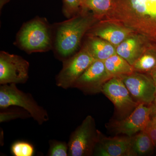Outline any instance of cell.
<instances>
[{"instance_id":"6da1fadb","label":"cell","mask_w":156,"mask_h":156,"mask_svg":"<svg viewBox=\"0 0 156 156\" xmlns=\"http://www.w3.org/2000/svg\"><path fill=\"white\" fill-rule=\"evenodd\" d=\"M82 11L75 16L62 22L52 24L53 50L55 56L63 61L76 53L82 38L94 21L93 17Z\"/></svg>"},{"instance_id":"7a4b0ae2","label":"cell","mask_w":156,"mask_h":156,"mask_svg":"<svg viewBox=\"0 0 156 156\" xmlns=\"http://www.w3.org/2000/svg\"><path fill=\"white\" fill-rule=\"evenodd\" d=\"M14 44L28 54L53 50L52 24L45 17L38 16L24 23L16 34Z\"/></svg>"},{"instance_id":"3957f363","label":"cell","mask_w":156,"mask_h":156,"mask_svg":"<svg viewBox=\"0 0 156 156\" xmlns=\"http://www.w3.org/2000/svg\"><path fill=\"white\" fill-rule=\"evenodd\" d=\"M16 84L1 85L0 108L5 109L11 106L19 107L27 111L31 117L41 125L49 120L48 112L40 106L30 93L18 89Z\"/></svg>"},{"instance_id":"277c9868","label":"cell","mask_w":156,"mask_h":156,"mask_svg":"<svg viewBox=\"0 0 156 156\" xmlns=\"http://www.w3.org/2000/svg\"><path fill=\"white\" fill-rule=\"evenodd\" d=\"M98 132L93 117L87 116L70 136L68 156L93 155L98 138Z\"/></svg>"},{"instance_id":"5b68a950","label":"cell","mask_w":156,"mask_h":156,"mask_svg":"<svg viewBox=\"0 0 156 156\" xmlns=\"http://www.w3.org/2000/svg\"><path fill=\"white\" fill-rule=\"evenodd\" d=\"M95 60L84 46L80 52L62 61V69L56 76V86L64 89L73 88L78 78Z\"/></svg>"},{"instance_id":"8992f818","label":"cell","mask_w":156,"mask_h":156,"mask_svg":"<svg viewBox=\"0 0 156 156\" xmlns=\"http://www.w3.org/2000/svg\"><path fill=\"white\" fill-rule=\"evenodd\" d=\"M30 63L21 56L0 52V84H23L29 78Z\"/></svg>"},{"instance_id":"52a82bcc","label":"cell","mask_w":156,"mask_h":156,"mask_svg":"<svg viewBox=\"0 0 156 156\" xmlns=\"http://www.w3.org/2000/svg\"><path fill=\"white\" fill-rule=\"evenodd\" d=\"M154 112V107H148L144 104L139 103L129 116L124 119L114 123L113 129L117 134L134 136L136 133L145 130Z\"/></svg>"},{"instance_id":"ba28073f","label":"cell","mask_w":156,"mask_h":156,"mask_svg":"<svg viewBox=\"0 0 156 156\" xmlns=\"http://www.w3.org/2000/svg\"><path fill=\"white\" fill-rule=\"evenodd\" d=\"M118 77L122 79L130 94L137 102L148 105L154 102L156 90L152 78L134 73Z\"/></svg>"},{"instance_id":"9c48e42d","label":"cell","mask_w":156,"mask_h":156,"mask_svg":"<svg viewBox=\"0 0 156 156\" xmlns=\"http://www.w3.org/2000/svg\"><path fill=\"white\" fill-rule=\"evenodd\" d=\"M111 78L107 72L104 62L95 60L78 78L73 88L95 94L101 92L103 85Z\"/></svg>"},{"instance_id":"30bf717a","label":"cell","mask_w":156,"mask_h":156,"mask_svg":"<svg viewBox=\"0 0 156 156\" xmlns=\"http://www.w3.org/2000/svg\"><path fill=\"white\" fill-rule=\"evenodd\" d=\"M101 92L111 101L118 111L124 114L134 109L139 104L132 99L124 82L118 76L107 81Z\"/></svg>"},{"instance_id":"8fae6325","label":"cell","mask_w":156,"mask_h":156,"mask_svg":"<svg viewBox=\"0 0 156 156\" xmlns=\"http://www.w3.org/2000/svg\"><path fill=\"white\" fill-rule=\"evenodd\" d=\"M93 155L133 156L131 147V136L107 137L98 131L97 143Z\"/></svg>"},{"instance_id":"7c38bea8","label":"cell","mask_w":156,"mask_h":156,"mask_svg":"<svg viewBox=\"0 0 156 156\" xmlns=\"http://www.w3.org/2000/svg\"><path fill=\"white\" fill-rule=\"evenodd\" d=\"M88 39L85 46L96 60L104 61L116 54L115 46L105 40L93 36Z\"/></svg>"},{"instance_id":"4fadbf2b","label":"cell","mask_w":156,"mask_h":156,"mask_svg":"<svg viewBox=\"0 0 156 156\" xmlns=\"http://www.w3.org/2000/svg\"><path fill=\"white\" fill-rule=\"evenodd\" d=\"M129 33L128 30L113 26L97 28L90 33L91 35L105 40L116 47L127 38Z\"/></svg>"},{"instance_id":"5bb4252c","label":"cell","mask_w":156,"mask_h":156,"mask_svg":"<svg viewBox=\"0 0 156 156\" xmlns=\"http://www.w3.org/2000/svg\"><path fill=\"white\" fill-rule=\"evenodd\" d=\"M116 51L117 54L133 66L140 57V42L136 38H128L117 46Z\"/></svg>"},{"instance_id":"9a60e30c","label":"cell","mask_w":156,"mask_h":156,"mask_svg":"<svg viewBox=\"0 0 156 156\" xmlns=\"http://www.w3.org/2000/svg\"><path fill=\"white\" fill-rule=\"evenodd\" d=\"M104 62L107 72L111 77L134 73L133 66L117 53Z\"/></svg>"},{"instance_id":"2e32d148","label":"cell","mask_w":156,"mask_h":156,"mask_svg":"<svg viewBox=\"0 0 156 156\" xmlns=\"http://www.w3.org/2000/svg\"><path fill=\"white\" fill-rule=\"evenodd\" d=\"M131 147L133 156L148 155L155 148L152 140L145 131L131 136Z\"/></svg>"},{"instance_id":"e0dca14e","label":"cell","mask_w":156,"mask_h":156,"mask_svg":"<svg viewBox=\"0 0 156 156\" xmlns=\"http://www.w3.org/2000/svg\"><path fill=\"white\" fill-rule=\"evenodd\" d=\"M83 9L91 10L95 14H103L113 6L112 0H81Z\"/></svg>"},{"instance_id":"ac0fdd59","label":"cell","mask_w":156,"mask_h":156,"mask_svg":"<svg viewBox=\"0 0 156 156\" xmlns=\"http://www.w3.org/2000/svg\"><path fill=\"white\" fill-rule=\"evenodd\" d=\"M134 69L140 71H152L156 68V58L151 54L140 56L133 65Z\"/></svg>"},{"instance_id":"d6986e66","label":"cell","mask_w":156,"mask_h":156,"mask_svg":"<svg viewBox=\"0 0 156 156\" xmlns=\"http://www.w3.org/2000/svg\"><path fill=\"white\" fill-rule=\"evenodd\" d=\"M62 12L67 18H71L82 10L81 0H62Z\"/></svg>"},{"instance_id":"ffe728a7","label":"cell","mask_w":156,"mask_h":156,"mask_svg":"<svg viewBox=\"0 0 156 156\" xmlns=\"http://www.w3.org/2000/svg\"><path fill=\"white\" fill-rule=\"evenodd\" d=\"M31 117L30 114L21 108H19L6 110L1 112L0 113V122H9L16 119H24Z\"/></svg>"},{"instance_id":"44dd1931","label":"cell","mask_w":156,"mask_h":156,"mask_svg":"<svg viewBox=\"0 0 156 156\" xmlns=\"http://www.w3.org/2000/svg\"><path fill=\"white\" fill-rule=\"evenodd\" d=\"M11 152L14 156H32L34 152L33 146L25 141H17L12 144Z\"/></svg>"},{"instance_id":"7402d4cb","label":"cell","mask_w":156,"mask_h":156,"mask_svg":"<svg viewBox=\"0 0 156 156\" xmlns=\"http://www.w3.org/2000/svg\"><path fill=\"white\" fill-rule=\"evenodd\" d=\"M50 148L48 154L49 156H68V145L66 142L56 140L49 141Z\"/></svg>"},{"instance_id":"603a6c76","label":"cell","mask_w":156,"mask_h":156,"mask_svg":"<svg viewBox=\"0 0 156 156\" xmlns=\"http://www.w3.org/2000/svg\"><path fill=\"white\" fill-rule=\"evenodd\" d=\"M154 113L155 114L151 119L144 131L151 137L156 149V112Z\"/></svg>"},{"instance_id":"cb8c5ba5","label":"cell","mask_w":156,"mask_h":156,"mask_svg":"<svg viewBox=\"0 0 156 156\" xmlns=\"http://www.w3.org/2000/svg\"><path fill=\"white\" fill-rule=\"evenodd\" d=\"M151 78H152L154 83L156 90V68L153 70L151 72Z\"/></svg>"},{"instance_id":"d4e9b609","label":"cell","mask_w":156,"mask_h":156,"mask_svg":"<svg viewBox=\"0 0 156 156\" xmlns=\"http://www.w3.org/2000/svg\"><path fill=\"white\" fill-rule=\"evenodd\" d=\"M10 1L11 0H0V11H2L4 6Z\"/></svg>"},{"instance_id":"484cf974","label":"cell","mask_w":156,"mask_h":156,"mask_svg":"<svg viewBox=\"0 0 156 156\" xmlns=\"http://www.w3.org/2000/svg\"><path fill=\"white\" fill-rule=\"evenodd\" d=\"M154 113L156 112V96L155 98L154 101Z\"/></svg>"}]
</instances>
